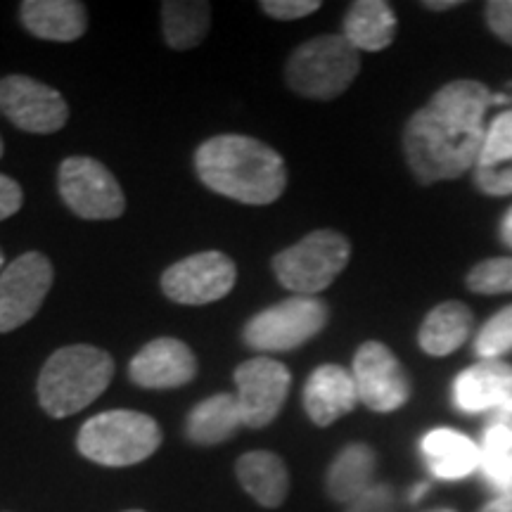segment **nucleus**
Wrapping results in <instances>:
<instances>
[{"mask_svg": "<svg viewBox=\"0 0 512 512\" xmlns=\"http://www.w3.org/2000/svg\"><path fill=\"white\" fill-rule=\"evenodd\" d=\"M24 192L19 188L17 181L0 174V221L15 216L19 209H22Z\"/></svg>", "mask_w": 512, "mask_h": 512, "instance_id": "33", "label": "nucleus"}, {"mask_svg": "<svg viewBox=\"0 0 512 512\" xmlns=\"http://www.w3.org/2000/svg\"><path fill=\"white\" fill-rule=\"evenodd\" d=\"M475 316L463 302H444L427 313L418 332V344L427 356H451L472 335Z\"/></svg>", "mask_w": 512, "mask_h": 512, "instance_id": "22", "label": "nucleus"}, {"mask_svg": "<svg viewBox=\"0 0 512 512\" xmlns=\"http://www.w3.org/2000/svg\"><path fill=\"white\" fill-rule=\"evenodd\" d=\"M245 427L235 394H214L192 408L185 420V434L195 446H216L233 439Z\"/></svg>", "mask_w": 512, "mask_h": 512, "instance_id": "21", "label": "nucleus"}, {"mask_svg": "<svg viewBox=\"0 0 512 512\" xmlns=\"http://www.w3.org/2000/svg\"><path fill=\"white\" fill-rule=\"evenodd\" d=\"M57 185L64 204L79 219L112 221L126 209L121 185L105 164L93 157H67L60 164Z\"/></svg>", "mask_w": 512, "mask_h": 512, "instance_id": "8", "label": "nucleus"}, {"mask_svg": "<svg viewBox=\"0 0 512 512\" xmlns=\"http://www.w3.org/2000/svg\"><path fill=\"white\" fill-rule=\"evenodd\" d=\"M342 36L358 53H380L392 46L396 36V15L392 5L384 0H356L344 15Z\"/></svg>", "mask_w": 512, "mask_h": 512, "instance_id": "20", "label": "nucleus"}, {"mask_svg": "<svg viewBox=\"0 0 512 512\" xmlns=\"http://www.w3.org/2000/svg\"><path fill=\"white\" fill-rule=\"evenodd\" d=\"M427 491H430V484H425V482L418 484V486H413L411 494H408V501H411V503H418L420 498L427 494Z\"/></svg>", "mask_w": 512, "mask_h": 512, "instance_id": "37", "label": "nucleus"}, {"mask_svg": "<svg viewBox=\"0 0 512 512\" xmlns=\"http://www.w3.org/2000/svg\"><path fill=\"white\" fill-rule=\"evenodd\" d=\"M354 375L358 401L375 413H394L411 399V377L394 351L382 342L361 344L354 356Z\"/></svg>", "mask_w": 512, "mask_h": 512, "instance_id": "11", "label": "nucleus"}, {"mask_svg": "<svg viewBox=\"0 0 512 512\" xmlns=\"http://www.w3.org/2000/svg\"><path fill=\"white\" fill-rule=\"evenodd\" d=\"M19 15L29 34L43 41L69 43L88 29L86 5L79 0H24Z\"/></svg>", "mask_w": 512, "mask_h": 512, "instance_id": "18", "label": "nucleus"}, {"mask_svg": "<svg viewBox=\"0 0 512 512\" xmlns=\"http://www.w3.org/2000/svg\"><path fill=\"white\" fill-rule=\"evenodd\" d=\"M197 358L176 337H159L131 358L128 377L143 389H178L195 380Z\"/></svg>", "mask_w": 512, "mask_h": 512, "instance_id": "14", "label": "nucleus"}, {"mask_svg": "<svg viewBox=\"0 0 512 512\" xmlns=\"http://www.w3.org/2000/svg\"><path fill=\"white\" fill-rule=\"evenodd\" d=\"M475 185L489 197H510L512 166H475Z\"/></svg>", "mask_w": 512, "mask_h": 512, "instance_id": "29", "label": "nucleus"}, {"mask_svg": "<svg viewBox=\"0 0 512 512\" xmlns=\"http://www.w3.org/2000/svg\"><path fill=\"white\" fill-rule=\"evenodd\" d=\"M501 240L505 247L512 249V207L505 211V216L501 221Z\"/></svg>", "mask_w": 512, "mask_h": 512, "instance_id": "36", "label": "nucleus"}, {"mask_svg": "<svg viewBox=\"0 0 512 512\" xmlns=\"http://www.w3.org/2000/svg\"><path fill=\"white\" fill-rule=\"evenodd\" d=\"M292 375L285 363L271 356H256L235 368V387L242 422L249 430H264L283 411Z\"/></svg>", "mask_w": 512, "mask_h": 512, "instance_id": "12", "label": "nucleus"}, {"mask_svg": "<svg viewBox=\"0 0 512 512\" xmlns=\"http://www.w3.org/2000/svg\"><path fill=\"white\" fill-rule=\"evenodd\" d=\"M475 354L479 361H501L512 354V304L494 313L479 328L475 337Z\"/></svg>", "mask_w": 512, "mask_h": 512, "instance_id": "26", "label": "nucleus"}, {"mask_svg": "<svg viewBox=\"0 0 512 512\" xmlns=\"http://www.w3.org/2000/svg\"><path fill=\"white\" fill-rule=\"evenodd\" d=\"M451 401L460 413H491L512 401V366L505 361H479L458 373Z\"/></svg>", "mask_w": 512, "mask_h": 512, "instance_id": "15", "label": "nucleus"}, {"mask_svg": "<svg viewBox=\"0 0 512 512\" xmlns=\"http://www.w3.org/2000/svg\"><path fill=\"white\" fill-rule=\"evenodd\" d=\"M76 446L83 458L105 467L143 463L162 446L157 420L138 411H105L81 427Z\"/></svg>", "mask_w": 512, "mask_h": 512, "instance_id": "4", "label": "nucleus"}, {"mask_svg": "<svg viewBox=\"0 0 512 512\" xmlns=\"http://www.w3.org/2000/svg\"><path fill=\"white\" fill-rule=\"evenodd\" d=\"M477 166H512V102L510 110L486 124Z\"/></svg>", "mask_w": 512, "mask_h": 512, "instance_id": "27", "label": "nucleus"}, {"mask_svg": "<svg viewBox=\"0 0 512 512\" xmlns=\"http://www.w3.org/2000/svg\"><path fill=\"white\" fill-rule=\"evenodd\" d=\"M261 10H264L268 17L290 22V19H302L313 15V12L320 10V3L318 0H264V3H261Z\"/></svg>", "mask_w": 512, "mask_h": 512, "instance_id": "30", "label": "nucleus"}, {"mask_svg": "<svg viewBox=\"0 0 512 512\" xmlns=\"http://www.w3.org/2000/svg\"><path fill=\"white\" fill-rule=\"evenodd\" d=\"M238 280L235 261L223 252H200L185 256L162 275V290L171 302L202 306L228 297Z\"/></svg>", "mask_w": 512, "mask_h": 512, "instance_id": "9", "label": "nucleus"}, {"mask_svg": "<svg viewBox=\"0 0 512 512\" xmlns=\"http://www.w3.org/2000/svg\"><path fill=\"white\" fill-rule=\"evenodd\" d=\"M486 425L501 427V430L512 434V401L505 403L501 408H496V411L486 413Z\"/></svg>", "mask_w": 512, "mask_h": 512, "instance_id": "34", "label": "nucleus"}, {"mask_svg": "<svg viewBox=\"0 0 512 512\" xmlns=\"http://www.w3.org/2000/svg\"><path fill=\"white\" fill-rule=\"evenodd\" d=\"M467 290L475 294H508L512 292V256H496L477 264L467 273Z\"/></svg>", "mask_w": 512, "mask_h": 512, "instance_id": "28", "label": "nucleus"}, {"mask_svg": "<svg viewBox=\"0 0 512 512\" xmlns=\"http://www.w3.org/2000/svg\"><path fill=\"white\" fill-rule=\"evenodd\" d=\"M394 505V494L387 484H373L363 496L349 503L347 512H387Z\"/></svg>", "mask_w": 512, "mask_h": 512, "instance_id": "32", "label": "nucleus"}, {"mask_svg": "<svg viewBox=\"0 0 512 512\" xmlns=\"http://www.w3.org/2000/svg\"><path fill=\"white\" fill-rule=\"evenodd\" d=\"M425 5L427 10H437V12H441V10H451V8H458V0H446V3H422Z\"/></svg>", "mask_w": 512, "mask_h": 512, "instance_id": "38", "label": "nucleus"}, {"mask_svg": "<svg viewBox=\"0 0 512 512\" xmlns=\"http://www.w3.org/2000/svg\"><path fill=\"white\" fill-rule=\"evenodd\" d=\"M126 512H145V510H126Z\"/></svg>", "mask_w": 512, "mask_h": 512, "instance_id": "42", "label": "nucleus"}, {"mask_svg": "<svg viewBox=\"0 0 512 512\" xmlns=\"http://www.w3.org/2000/svg\"><path fill=\"white\" fill-rule=\"evenodd\" d=\"M114 361L91 344L57 349L38 375V401L50 418H69L110 387Z\"/></svg>", "mask_w": 512, "mask_h": 512, "instance_id": "3", "label": "nucleus"}, {"mask_svg": "<svg viewBox=\"0 0 512 512\" xmlns=\"http://www.w3.org/2000/svg\"><path fill=\"white\" fill-rule=\"evenodd\" d=\"M494 93L479 81L460 79L441 86L408 119L403 152L422 185L460 178L477 166Z\"/></svg>", "mask_w": 512, "mask_h": 512, "instance_id": "1", "label": "nucleus"}, {"mask_svg": "<svg viewBox=\"0 0 512 512\" xmlns=\"http://www.w3.org/2000/svg\"><path fill=\"white\" fill-rule=\"evenodd\" d=\"M479 475L496 496L512 494V434L484 425L479 441Z\"/></svg>", "mask_w": 512, "mask_h": 512, "instance_id": "25", "label": "nucleus"}, {"mask_svg": "<svg viewBox=\"0 0 512 512\" xmlns=\"http://www.w3.org/2000/svg\"><path fill=\"white\" fill-rule=\"evenodd\" d=\"M351 245L335 230H316L297 245L273 256V271L280 285L297 297H313L328 290L349 264Z\"/></svg>", "mask_w": 512, "mask_h": 512, "instance_id": "6", "label": "nucleus"}, {"mask_svg": "<svg viewBox=\"0 0 512 512\" xmlns=\"http://www.w3.org/2000/svg\"><path fill=\"white\" fill-rule=\"evenodd\" d=\"M164 41L174 50L197 48L211 27V5L200 0H169L162 5Z\"/></svg>", "mask_w": 512, "mask_h": 512, "instance_id": "24", "label": "nucleus"}, {"mask_svg": "<svg viewBox=\"0 0 512 512\" xmlns=\"http://www.w3.org/2000/svg\"><path fill=\"white\" fill-rule=\"evenodd\" d=\"M0 112L22 131L41 136L60 131L69 119V105L60 91L19 74L0 81Z\"/></svg>", "mask_w": 512, "mask_h": 512, "instance_id": "13", "label": "nucleus"}, {"mask_svg": "<svg viewBox=\"0 0 512 512\" xmlns=\"http://www.w3.org/2000/svg\"><path fill=\"white\" fill-rule=\"evenodd\" d=\"M430 512H458V510H453V508H437V510H430Z\"/></svg>", "mask_w": 512, "mask_h": 512, "instance_id": "39", "label": "nucleus"}, {"mask_svg": "<svg viewBox=\"0 0 512 512\" xmlns=\"http://www.w3.org/2000/svg\"><path fill=\"white\" fill-rule=\"evenodd\" d=\"M361 72V55L342 34L311 38L287 60V83L311 100H335Z\"/></svg>", "mask_w": 512, "mask_h": 512, "instance_id": "5", "label": "nucleus"}, {"mask_svg": "<svg viewBox=\"0 0 512 512\" xmlns=\"http://www.w3.org/2000/svg\"><path fill=\"white\" fill-rule=\"evenodd\" d=\"M484 17L489 29L512 46V0H491L484 5Z\"/></svg>", "mask_w": 512, "mask_h": 512, "instance_id": "31", "label": "nucleus"}, {"mask_svg": "<svg viewBox=\"0 0 512 512\" xmlns=\"http://www.w3.org/2000/svg\"><path fill=\"white\" fill-rule=\"evenodd\" d=\"M420 453L432 477L441 482H458L479 470V444L451 427L427 432L420 441Z\"/></svg>", "mask_w": 512, "mask_h": 512, "instance_id": "17", "label": "nucleus"}, {"mask_svg": "<svg viewBox=\"0 0 512 512\" xmlns=\"http://www.w3.org/2000/svg\"><path fill=\"white\" fill-rule=\"evenodd\" d=\"M0 157H3V138H0Z\"/></svg>", "mask_w": 512, "mask_h": 512, "instance_id": "41", "label": "nucleus"}, {"mask_svg": "<svg viewBox=\"0 0 512 512\" xmlns=\"http://www.w3.org/2000/svg\"><path fill=\"white\" fill-rule=\"evenodd\" d=\"M3 266H5V254L0 252V268H3Z\"/></svg>", "mask_w": 512, "mask_h": 512, "instance_id": "40", "label": "nucleus"}, {"mask_svg": "<svg viewBox=\"0 0 512 512\" xmlns=\"http://www.w3.org/2000/svg\"><path fill=\"white\" fill-rule=\"evenodd\" d=\"M242 489L264 508H280L290 494V472L285 460L271 451H249L235 463Z\"/></svg>", "mask_w": 512, "mask_h": 512, "instance_id": "19", "label": "nucleus"}, {"mask_svg": "<svg viewBox=\"0 0 512 512\" xmlns=\"http://www.w3.org/2000/svg\"><path fill=\"white\" fill-rule=\"evenodd\" d=\"M55 271L46 254L17 256L0 273V332H12L29 323L46 302Z\"/></svg>", "mask_w": 512, "mask_h": 512, "instance_id": "10", "label": "nucleus"}, {"mask_svg": "<svg viewBox=\"0 0 512 512\" xmlns=\"http://www.w3.org/2000/svg\"><path fill=\"white\" fill-rule=\"evenodd\" d=\"M195 171L209 190L228 200L264 207L285 192V159L249 136H214L197 147Z\"/></svg>", "mask_w": 512, "mask_h": 512, "instance_id": "2", "label": "nucleus"}, {"mask_svg": "<svg viewBox=\"0 0 512 512\" xmlns=\"http://www.w3.org/2000/svg\"><path fill=\"white\" fill-rule=\"evenodd\" d=\"M358 403V389L351 370L328 363L318 366L304 384V411L313 425L330 427L349 415Z\"/></svg>", "mask_w": 512, "mask_h": 512, "instance_id": "16", "label": "nucleus"}, {"mask_svg": "<svg viewBox=\"0 0 512 512\" xmlns=\"http://www.w3.org/2000/svg\"><path fill=\"white\" fill-rule=\"evenodd\" d=\"M477 512H512V494L491 498V501L482 505Z\"/></svg>", "mask_w": 512, "mask_h": 512, "instance_id": "35", "label": "nucleus"}, {"mask_svg": "<svg viewBox=\"0 0 512 512\" xmlns=\"http://www.w3.org/2000/svg\"><path fill=\"white\" fill-rule=\"evenodd\" d=\"M330 309L318 297H294L268 306L247 320L242 339L249 349L275 354V351H294L309 339L325 330Z\"/></svg>", "mask_w": 512, "mask_h": 512, "instance_id": "7", "label": "nucleus"}, {"mask_svg": "<svg viewBox=\"0 0 512 512\" xmlns=\"http://www.w3.org/2000/svg\"><path fill=\"white\" fill-rule=\"evenodd\" d=\"M377 456L368 444H349L328 467L325 489L337 503H354L373 486Z\"/></svg>", "mask_w": 512, "mask_h": 512, "instance_id": "23", "label": "nucleus"}]
</instances>
